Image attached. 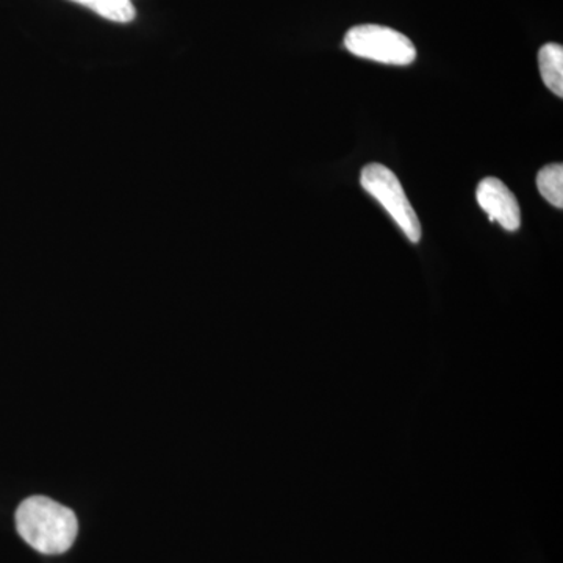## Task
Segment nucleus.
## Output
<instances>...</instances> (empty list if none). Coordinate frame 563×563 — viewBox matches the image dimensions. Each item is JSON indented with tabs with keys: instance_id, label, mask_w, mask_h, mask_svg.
I'll return each mask as SVG.
<instances>
[{
	"instance_id": "obj_1",
	"label": "nucleus",
	"mask_w": 563,
	"mask_h": 563,
	"mask_svg": "<svg viewBox=\"0 0 563 563\" xmlns=\"http://www.w3.org/2000/svg\"><path fill=\"white\" fill-rule=\"evenodd\" d=\"M14 520L22 540L41 554L66 553L79 532L76 514L46 496L22 501Z\"/></svg>"
},
{
	"instance_id": "obj_2",
	"label": "nucleus",
	"mask_w": 563,
	"mask_h": 563,
	"mask_svg": "<svg viewBox=\"0 0 563 563\" xmlns=\"http://www.w3.org/2000/svg\"><path fill=\"white\" fill-rule=\"evenodd\" d=\"M351 54L384 65L407 66L417 58L412 41L385 25L363 24L352 27L344 36Z\"/></svg>"
},
{
	"instance_id": "obj_3",
	"label": "nucleus",
	"mask_w": 563,
	"mask_h": 563,
	"mask_svg": "<svg viewBox=\"0 0 563 563\" xmlns=\"http://www.w3.org/2000/svg\"><path fill=\"white\" fill-rule=\"evenodd\" d=\"M361 184L363 190L368 191L373 198L383 203L384 209L390 213L393 221L399 225L404 235L412 243H420L422 235L420 220L395 173L387 166L372 163L363 168Z\"/></svg>"
},
{
	"instance_id": "obj_4",
	"label": "nucleus",
	"mask_w": 563,
	"mask_h": 563,
	"mask_svg": "<svg viewBox=\"0 0 563 563\" xmlns=\"http://www.w3.org/2000/svg\"><path fill=\"white\" fill-rule=\"evenodd\" d=\"M476 196L481 209L488 214V220L499 222L509 232L520 229V203L504 181L487 177L477 187Z\"/></svg>"
},
{
	"instance_id": "obj_5",
	"label": "nucleus",
	"mask_w": 563,
	"mask_h": 563,
	"mask_svg": "<svg viewBox=\"0 0 563 563\" xmlns=\"http://www.w3.org/2000/svg\"><path fill=\"white\" fill-rule=\"evenodd\" d=\"M543 84L559 98H563V49L559 44H544L539 52Z\"/></svg>"
},
{
	"instance_id": "obj_6",
	"label": "nucleus",
	"mask_w": 563,
	"mask_h": 563,
	"mask_svg": "<svg viewBox=\"0 0 563 563\" xmlns=\"http://www.w3.org/2000/svg\"><path fill=\"white\" fill-rule=\"evenodd\" d=\"M70 2L88 7L106 20L113 22L128 24V22L135 20L136 11L131 0H70Z\"/></svg>"
},
{
	"instance_id": "obj_7",
	"label": "nucleus",
	"mask_w": 563,
	"mask_h": 563,
	"mask_svg": "<svg viewBox=\"0 0 563 563\" xmlns=\"http://www.w3.org/2000/svg\"><path fill=\"white\" fill-rule=\"evenodd\" d=\"M537 188L540 195L547 199L551 206L562 209L563 207V166L562 163L544 166L537 176Z\"/></svg>"
}]
</instances>
